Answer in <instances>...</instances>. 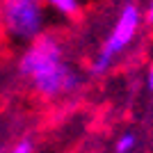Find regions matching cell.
<instances>
[{
  "label": "cell",
  "mask_w": 153,
  "mask_h": 153,
  "mask_svg": "<svg viewBox=\"0 0 153 153\" xmlns=\"http://www.w3.org/2000/svg\"><path fill=\"white\" fill-rule=\"evenodd\" d=\"M0 14L7 30L21 39H37L44 25L39 0H2Z\"/></svg>",
  "instance_id": "obj_3"
},
{
  "label": "cell",
  "mask_w": 153,
  "mask_h": 153,
  "mask_svg": "<svg viewBox=\"0 0 153 153\" xmlns=\"http://www.w3.org/2000/svg\"><path fill=\"white\" fill-rule=\"evenodd\" d=\"M135 135L133 133H126V135H121L119 137V142H117V153H128V151H133V146H135Z\"/></svg>",
  "instance_id": "obj_5"
},
{
  "label": "cell",
  "mask_w": 153,
  "mask_h": 153,
  "mask_svg": "<svg viewBox=\"0 0 153 153\" xmlns=\"http://www.w3.org/2000/svg\"><path fill=\"white\" fill-rule=\"evenodd\" d=\"M12 153H32V142H27V140L19 142V144H16V149H14Z\"/></svg>",
  "instance_id": "obj_6"
},
{
  "label": "cell",
  "mask_w": 153,
  "mask_h": 153,
  "mask_svg": "<svg viewBox=\"0 0 153 153\" xmlns=\"http://www.w3.org/2000/svg\"><path fill=\"white\" fill-rule=\"evenodd\" d=\"M149 89H153V66H151V71H149Z\"/></svg>",
  "instance_id": "obj_7"
},
{
  "label": "cell",
  "mask_w": 153,
  "mask_h": 153,
  "mask_svg": "<svg viewBox=\"0 0 153 153\" xmlns=\"http://www.w3.org/2000/svg\"><path fill=\"white\" fill-rule=\"evenodd\" d=\"M55 9H59L62 14H76L78 12V0H48Z\"/></svg>",
  "instance_id": "obj_4"
},
{
  "label": "cell",
  "mask_w": 153,
  "mask_h": 153,
  "mask_svg": "<svg viewBox=\"0 0 153 153\" xmlns=\"http://www.w3.org/2000/svg\"><path fill=\"white\" fill-rule=\"evenodd\" d=\"M149 23H153V0H151V5H149Z\"/></svg>",
  "instance_id": "obj_8"
},
{
  "label": "cell",
  "mask_w": 153,
  "mask_h": 153,
  "mask_svg": "<svg viewBox=\"0 0 153 153\" xmlns=\"http://www.w3.org/2000/svg\"><path fill=\"white\" fill-rule=\"evenodd\" d=\"M21 76L32 80L34 89L44 96L69 94L80 85V78L64 64L62 48L53 37H41L27 48L19 64Z\"/></svg>",
  "instance_id": "obj_1"
},
{
  "label": "cell",
  "mask_w": 153,
  "mask_h": 153,
  "mask_svg": "<svg viewBox=\"0 0 153 153\" xmlns=\"http://www.w3.org/2000/svg\"><path fill=\"white\" fill-rule=\"evenodd\" d=\"M137 25H140V9L135 5H126L123 12L119 14L117 25L112 27V32H110L108 39H105V46H103L101 55L91 64V73H94V76H101V73H105V71L110 69L114 55H119V53L133 41L135 32H137Z\"/></svg>",
  "instance_id": "obj_2"
}]
</instances>
